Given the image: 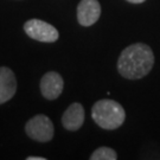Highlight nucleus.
<instances>
[{"mask_svg":"<svg viewBox=\"0 0 160 160\" xmlns=\"http://www.w3.org/2000/svg\"><path fill=\"white\" fill-rule=\"evenodd\" d=\"M154 55L152 49L143 43L127 46L118 61V70L127 80L142 78L153 68Z\"/></svg>","mask_w":160,"mask_h":160,"instance_id":"1","label":"nucleus"},{"mask_svg":"<svg viewBox=\"0 0 160 160\" xmlns=\"http://www.w3.org/2000/svg\"><path fill=\"white\" fill-rule=\"evenodd\" d=\"M92 118L98 127L103 129H116L126 119L125 109L114 100H100L92 109Z\"/></svg>","mask_w":160,"mask_h":160,"instance_id":"2","label":"nucleus"},{"mask_svg":"<svg viewBox=\"0 0 160 160\" xmlns=\"http://www.w3.org/2000/svg\"><path fill=\"white\" fill-rule=\"evenodd\" d=\"M25 132L34 141L49 142L53 138L55 128L52 121L46 115L39 114L28 121L25 126Z\"/></svg>","mask_w":160,"mask_h":160,"instance_id":"3","label":"nucleus"},{"mask_svg":"<svg viewBox=\"0 0 160 160\" xmlns=\"http://www.w3.org/2000/svg\"><path fill=\"white\" fill-rule=\"evenodd\" d=\"M24 31L30 38L43 43H53L59 37V33L55 26L40 19L28 20L24 24Z\"/></svg>","mask_w":160,"mask_h":160,"instance_id":"4","label":"nucleus"},{"mask_svg":"<svg viewBox=\"0 0 160 160\" xmlns=\"http://www.w3.org/2000/svg\"><path fill=\"white\" fill-rule=\"evenodd\" d=\"M64 82L56 71L46 72L40 80V92L46 100H56L63 92Z\"/></svg>","mask_w":160,"mask_h":160,"instance_id":"5","label":"nucleus"},{"mask_svg":"<svg viewBox=\"0 0 160 160\" xmlns=\"http://www.w3.org/2000/svg\"><path fill=\"white\" fill-rule=\"evenodd\" d=\"M101 16V6L97 0H81L77 7V19L82 26H92Z\"/></svg>","mask_w":160,"mask_h":160,"instance_id":"6","label":"nucleus"},{"mask_svg":"<svg viewBox=\"0 0 160 160\" xmlns=\"http://www.w3.org/2000/svg\"><path fill=\"white\" fill-rule=\"evenodd\" d=\"M17 92L16 75L10 68L0 67V104L7 102Z\"/></svg>","mask_w":160,"mask_h":160,"instance_id":"7","label":"nucleus"},{"mask_svg":"<svg viewBox=\"0 0 160 160\" xmlns=\"http://www.w3.org/2000/svg\"><path fill=\"white\" fill-rule=\"evenodd\" d=\"M84 122V108L81 103L75 102L69 106L62 116L63 127L68 131L80 129Z\"/></svg>","mask_w":160,"mask_h":160,"instance_id":"8","label":"nucleus"},{"mask_svg":"<svg viewBox=\"0 0 160 160\" xmlns=\"http://www.w3.org/2000/svg\"><path fill=\"white\" fill-rule=\"evenodd\" d=\"M118 154L113 148L110 147H100L92 152L90 155V160H116Z\"/></svg>","mask_w":160,"mask_h":160,"instance_id":"9","label":"nucleus"},{"mask_svg":"<svg viewBox=\"0 0 160 160\" xmlns=\"http://www.w3.org/2000/svg\"><path fill=\"white\" fill-rule=\"evenodd\" d=\"M28 160H45V158H43V157H29Z\"/></svg>","mask_w":160,"mask_h":160,"instance_id":"10","label":"nucleus"},{"mask_svg":"<svg viewBox=\"0 0 160 160\" xmlns=\"http://www.w3.org/2000/svg\"><path fill=\"white\" fill-rule=\"evenodd\" d=\"M128 2H132V4H141L143 1H146V0H127Z\"/></svg>","mask_w":160,"mask_h":160,"instance_id":"11","label":"nucleus"}]
</instances>
